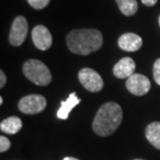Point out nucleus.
<instances>
[{"mask_svg":"<svg viewBox=\"0 0 160 160\" xmlns=\"http://www.w3.org/2000/svg\"><path fill=\"white\" fill-rule=\"evenodd\" d=\"M67 45L71 52L88 55L103 45V36L98 29H75L67 36Z\"/></svg>","mask_w":160,"mask_h":160,"instance_id":"obj_1","label":"nucleus"},{"mask_svg":"<svg viewBox=\"0 0 160 160\" xmlns=\"http://www.w3.org/2000/svg\"><path fill=\"white\" fill-rule=\"evenodd\" d=\"M23 73L25 77L37 85H48L52 80V75L48 67L38 59H29L25 62L23 65Z\"/></svg>","mask_w":160,"mask_h":160,"instance_id":"obj_3","label":"nucleus"},{"mask_svg":"<svg viewBox=\"0 0 160 160\" xmlns=\"http://www.w3.org/2000/svg\"><path fill=\"white\" fill-rule=\"evenodd\" d=\"M123 120V110L119 104L107 102L99 108L92 122V130L100 136L111 135Z\"/></svg>","mask_w":160,"mask_h":160,"instance_id":"obj_2","label":"nucleus"},{"mask_svg":"<svg viewBox=\"0 0 160 160\" xmlns=\"http://www.w3.org/2000/svg\"><path fill=\"white\" fill-rule=\"evenodd\" d=\"M78 78L83 88L88 92H98L103 88V79L98 72L89 68H83L78 73Z\"/></svg>","mask_w":160,"mask_h":160,"instance_id":"obj_5","label":"nucleus"},{"mask_svg":"<svg viewBox=\"0 0 160 160\" xmlns=\"http://www.w3.org/2000/svg\"><path fill=\"white\" fill-rule=\"evenodd\" d=\"M116 2L122 14L127 17L133 16L138 9V4L136 0H116Z\"/></svg>","mask_w":160,"mask_h":160,"instance_id":"obj_14","label":"nucleus"},{"mask_svg":"<svg viewBox=\"0 0 160 160\" xmlns=\"http://www.w3.org/2000/svg\"><path fill=\"white\" fill-rule=\"evenodd\" d=\"M159 25H160V17H159Z\"/></svg>","mask_w":160,"mask_h":160,"instance_id":"obj_23","label":"nucleus"},{"mask_svg":"<svg viewBox=\"0 0 160 160\" xmlns=\"http://www.w3.org/2000/svg\"><path fill=\"white\" fill-rule=\"evenodd\" d=\"M153 75H154V79L156 83L160 85V58H158L154 62V67H153Z\"/></svg>","mask_w":160,"mask_h":160,"instance_id":"obj_16","label":"nucleus"},{"mask_svg":"<svg viewBox=\"0 0 160 160\" xmlns=\"http://www.w3.org/2000/svg\"><path fill=\"white\" fill-rule=\"evenodd\" d=\"M158 0H142V2L146 6H154L157 3Z\"/></svg>","mask_w":160,"mask_h":160,"instance_id":"obj_19","label":"nucleus"},{"mask_svg":"<svg viewBox=\"0 0 160 160\" xmlns=\"http://www.w3.org/2000/svg\"><path fill=\"white\" fill-rule=\"evenodd\" d=\"M27 2L29 3L31 8L36 9H43L49 4L50 0H27Z\"/></svg>","mask_w":160,"mask_h":160,"instance_id":"obj_15","label":"nucleus"},{"mask_svg":"<svg viewBox=\"0 0 160 160\" xmlns=\"http://www.w3.org/2000/svg\"><path fill=\"white\" fill-rule=\"evenodd\" d=\"M5 83H6V76L4 74V72L2 71H0V88H3V86L5 85Z\"/></svg>","mask_w":160,"mask_h":160,"instance_id":"obj_18","label":"nucleus"},{"mask_svg":"<svg viewBox=\"0 0 160 160\" xmlns=\"http://www.w3.org/2000/svg\"><path fill=\"white\" fill-rule=\"evenodd\" d=\"M62 160H79V159L74 158V157H66V158H63Z\"/></svg>","mask_w":160,"mask_h":160,"instance_id":"obj_20","label":"nucleus"},{"mask_svg":"<svg viewBox=\"0 0 160 160\" xmlns=\"http://www.w3.org/2000/svg\"><path fill=\"white\" fill-rule=\"evenodd\" d=\"M80 101L81 100L76 96V92H72L66 101L62 102L59 109L57 110V118L60 120H67L71 110L80 103Z\"/></svg>","mask_w":160,"mask_h":160,"instance_id":"obj_11","label":"nucleus"},{"mask_svg":"<svg viewBox=\"0 0 160 160\" xmlns=\"http://www.w3.org/2000/svg\"><path fill=\"white\" fill-rule=\"evenodd\" d=\"M134 71H135V62L130 57H124L113 67V75L120 79L129 78L131 75L134 74Z\"/></svg>","mask_w":160,"mask_h":160,"instance_id":"obj_10","label":"nucleus"},{"mask_svg":"<svg viewBox=\"0 0 160 160\" xmlns=\"http://www.w3.org/2000/svg\"><path fill=\"white\" fill-rule=\"evenodd\" d=\"M118 44H119V47L122 50L128 51V52H135V51L142 48V38L135 33L128 32L122 34L119 38Z\"/></svg>","mask_w":160,"mask_h":160,"instance_id":"obj_9","label":"nucleus"},{"mask_svg":"<svg viewBox=\"0 0 160 160\" xmlns=\"http://www.w3.org/2000/svg\"><path fill=\"white\" fill-rule=\"evenodd\" d=\"M47 106V100L44 96L29 95L25 96L19 101L18 107L25 114H37L42 112Z\"/></svg>","mask_w":160,"mask_h":160,"instance_id":"obj_4","label":"nucleus"},{"mask_svg":"<svg viewBox=\"0 0 160 160\" xmlns=\"http://www.w3.org/2000/svg\"><path fill=\"white\" fill-rule=\"evenodd\" d=\"M146 138L152 146L160 150V122H153L146 128Z\"/></svg>","mask_w":160,"mask_h":160,"instance_id":"obj_12","label":"nucleus"},{"mask_svg":"<svg viewBox=\"0 0 160 160\" xmlns=\"http://www.w3.org/2000/svg\"><path fill=\"white\" fill-rule=\"evenodd\" d=\"M3 103V99H2V97L0 98V104H2Z\"/></svg>","mask_w":160,"mask_h":160,"instance_id":"obj_21","label":"nucleus"},{"mask_svg":"<svg viewBox=\"0 0 160 160\" xmlns=\"http://www.w3.org/2000/svg\"><path fill=\"white\" fill-rule=\"evenodd\" d=\"M28 33V23L23 16H18L12 21L11 31H9V43L12 46L18 47L24 43Z\"/></svg>","mask_w":160,"mask_h":160,"instance_id":"obj_6","label":"nucleus"},{"mask_svg":"<svg viewBox=\"0 0 160 160\" xmlns=\"http://www.w3.org/2000/svg\"><path fill=\"white\" fill-rule=\"evenodd\" d=\"M9 148H11V142L8 140V137L2 135L0 137V152L3 153V152L8 151Z\"/></svg>","mask_w":160,"mask_h":160,"instance_id":"obj_17","label":"nucleus"},{"mask_svg":"<svg viewBox=\"0 0 160 160\" xmlns=\"http://www.w3.org/2000/svg\"><path fill=\"white\" fill-rule=\"evenodd\" d=\"M134 160H142V159H134Z\"/></svg>","mask_w":160,"mask_h":160,"instance_id":"obj_22","label":"nucleus"},{"mask_svg":"<svg viewBox=\"0 0 160 160\" xmlns=\"http://www.w3.org/2000/svg\"><path fill=\"white\" fill-rule=\"evenodd\" d=\"M126 88L132 95L143 96L149 92L151 88V82L142 74H133L127 78Z\"/></svg>","mask_w":160,"mask_h":160,"instance_id":"obj_7","label":"nucleus"},{"mask_svg":"<svg viewBox=\"0 0 160 160\" xmlns=\"http://www.w3.org/2000/svg\"><path fill=\"white\" fill-rule=\"evenodd\" d=\"M31 39L38 49L45 51L49 49L52 45V34L47 27L43 25H38L32 29L31 32Z\"/></svg>","mask_w":160,"mask_h":160,"instance_id":"obj_8","label":"nucleus"},{"mask_svg":"<svg viewBox=\"0 0 160 160\" xmlns=\"http://www.w3.org/2000/svg\"><path fill=\"white\" fill-rule=\"evenodd\" d=\"M23 123L20 118L18 117H9L8 119L3 120L0 124V129L2 132L8 134H16L21 130Z\"/></svg>","mask_w":160,"mask_h":160,"instance_id":"obj_13","label":"nucleus"}]
</instances>
